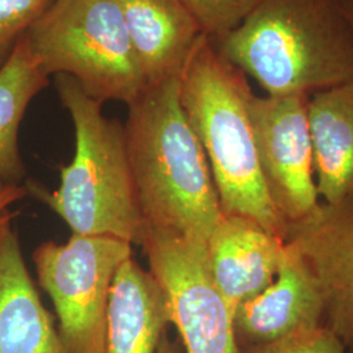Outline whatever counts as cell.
I'll list each match as a JSON object with an SVG mask.
<instances>
[{
    "label": "cell",
    "mask_w": 353,
    "mask_h": 353,
    "mask_svg": "<svg viewBox=\"0 0 353 353\" xmlns=\"http://www.w3.org/2000/svg\"><path fill=\"white\" fill-rule=\"evenodd\" d=\"M127 106V153L144 230L207 242L223 211L181 102V76L148 85Z\"/></svg>",
    "instance_id": "6da1fadb"
},
{
    "label": "cell",
    "mask_w": 353,
    "mask_h": 353,
    "mask_svg": "<svg viewBox=\"0 0 353 353\" xmlns=\"http://www.w3.org/2000/svg\"><path fill=\"white\" fill-rule=\"evenodd\" d=\"M216 49L268 96L353 81V28L338 0H262Z\"/></svg>",
    "instance_id": "7a4b0ae2"
},
{
    "label": "cell",
    "mask_w": 353,
    "mask_h": 353,
    "mask_svg": "<svg viewBox=\"0 0 353 353\" xmlns=\"http://www.w3.org/2000/svg\"><path fill=\"white\" fill-rule=\"evenodd\" d=\"M246 75L203 37L181 74V102L202 143L223 214L255 220L281 240L288 227L265 189Z\"/></svg>",
    "instance_id": "3957f363"
},
{
    "label": "cell",
    "mask_w": 353,
    "mask_h": 353,
    "mask_svg": "<svg viewBox=\"0 0 353 353\" xmlns=\"http://www.w3.org/2000/svg\"><path fill=\"white\" fill-rule=\"evenodd\" d=\"M55 88L75 127V154L61 168V186L48 192L28 179V192L61 216L72 233L108 236L143 245L144 225L127 153L125 125L102 113L70 75H55Z\"/></svg>",
    "instance_id": "277c9868"
},
{
    "label": "cell",
    "mask_w": 353,
    "mask_h": 353,
    "mask_svg": "<svg viewBox=\"0 0 353 353\" xmlns=\"http://www.w3.org/2000/svg\"><path fill=\"white\" fill-rule=\"evenodd\" d=\"M48 76L70 75L97 101H135L148 87L113 0H55L26 33Z\"/></svg>",
    "instance_id": "5b68a950"
},
{
    "label": "cell",
    "mask_w": 353,
    "mask_h": 353,
    "mask_svg": "<svg viewBox=\"0 0 353 353\" xmlns=\"http://www.w3.org/2000/svg\"><path fill=\"white\" fill-rule=\"evenodd\" d=\"M132 252L127 241L76 233L34 250L38 281L54 303L65 352H103L114 279Z\"/></svg>",
    "instance_id": "8992f818"
},
{
    "label": "cell",
    "mask_w": 353,
    "mask_h": 353,
    "mask_svg": "<svg viewBox=\"0 0 353 353\" xmlns=\"http://www.w3.org/2000/svg\"><path fill=\"white\" fill-rule=\"evenodd\" d=\"M188 353H237L233 314L214 284L205 242L144 230L141 245Z\"/></svg>",
    "instance_id": "52a82bcc"
},
{
    "label": "cell",
    "mask_w": 353,
    "mask_h": 353,
    "mask_svg": "<svg viewBox=\"0 0 353 353\" xmlns=\"http://www.w3.org/2000/svg\"><path fill=\"white\" fill-rule=\"evenodd\" d=\"M309 96L252 94L249 103L265 189L287 227L318 207Z\"/></svg>",
    "instance_id": "ba28073f"
},
{
    "label": "cell",
    "mask_w": 353,
    "mask_h": 353,
    "mask_svg": "<svg viewBox=\"0 0 353 353\" xmlns=\"http://www.w3.org/2000/svg\"><path fill=\"white\" fill-rule=\"evenodd\" d=\"M285 243L316 279L323 325L353 352V195L338 204L319 203L288 225Z\"/></svg>",
    "instance_id": "9c48e42d"
},
{
    "label": "cell",
    "mask_w": 353,
    "mask_h": 353,
    "mask_svg": "<svg viewBox=\"0 0 353 353\" xmlns=\"http://www.w3.org/2000/svg\"><path fill=\"white\" fill-rule=\"evenodd\" d=\"M319 325H323V303L316 279L285 243L275 280L233 314L236 347L262 345Z\"/></svg>",
    "instance_id": "30bf717a"
},
{
    "label": "cell",
    "mask_w": 353,
    "mask_h": 353,
    "mask_svg": "<svg viewBox=\"0 0 353 353\" xmlns=\"http://www.w3.org/2000/svg\"><path fill=\"white\" fill-rule=\"evenodd\" d=\"M284 245L285 241L252 219L221 214L205 249L214 284L232 314L275 280Z\"/></svg>",
    "instance_id": "8fae6325"
},
{
    "label": "cell",
    "mask_w": 353,
    "mask_h": 353,
    "mask_svg": "<svg viewBox=\"0 0 353 353\" xmlns=\"http://www.w3.org/2000/svg\"><path fill=\"white\" fill-rule=\"evenodd\" d=\"M148 85L181 76L204 36L181 0H113Z\"/></svg>",
    "instance_id": "7c38bea8"
},
{
    "label": "cell",
    "mask_w": 353,
    "mask_h": 353,
    "mask_svg": "<svg viewBox=\"0 0 353 353\" xmlns=\"http://www.w3.org/2000/svg\"><path fill=\"white\" fill-rule=\"evenodd\" d=\"M168 303L157 280L134 259L114 279L102 353H178L168 339Z\"/></svg>",
    "instance_id": "4fadbf2b"
},
{
    "label": "cell",
    "mask_w": 353,
    "mask_h": 353,
    "mask_svg": "<svg viewBox=\"0 0 353 353\" xmlns=\"http://www.w3.org/2000/svg\"><path fill=\"white\" fill-rule=\"evenodd\" d=\"M0 353H67L26 268L12 223L0 236Z\"/></svg>",
    "instance_id": "5bb4252c"
},
{
    "label": "cell",
    "mask_w": 353,
    "mask_h": 353,
    "mask_svg": "<svg viewBox=\"0 0 353 353\" xmlns=\"http://www.w3.org/2000/svg\"><path fill=\"white\" fill-rule=\"evenodd\" d=\"M316 191L323 203L353 195V81L309 96Z\"/></svg>",
    "instance_id": "9a60e30c"
},
{
    "label": "cell",
    "mask_w": 353,
    "mask_h": 353,
    "mask_svg": "<svg viewBox=\"0 0 353 353\" xmlns=\"http://www.w3.org/2000/svg\"><path fill=\"white\" fill-rule=\"evenodd\" d=\"M49 85L24 34L0 67V179L24 183L26 165L19 150V130L32 100Z\"/></svg>",
    "instance_id": "2e32d148"
},
{
    "label": "cell",
    "mask_w": 353,
    "mask_h": 353,
    "mask_svg": "<svg viewBox=\"0 0 353 353\" xmlns=\"http://www.w3.org/2000/svg\"><path fill=\"white\" fill-rule=\"evenodd\" d=\"M210 39L225 36L262 0H181Z\"/></svg>",
    "instance_id": "e0dca14e"
},
{
    "label": "cell",
    "mask_w": 353,
    "mask_h": 353,
    "mask_svg": "<svg viewBox=\"0 0 353 353\" xmlns=\"http://www.w3.org/2000/svg\"><path fill=\"white\" fill-rule=\"evenodd\" d=\"M55 0H0V67Z\"/></svg>",
    "instance_id": "ac0fdd59"
},
{
    "label": "cell",
    "mask_w": 353,
    "mask_h": 353,
    "mask_svg": "<svg viewBox=\"0 0 353 353\" xmlns=\"http://www.w3.org/2000/svg\"><path fill=\"white\" fill-rule=\"evenodd\" d=\"M237 353H348L341 339L325 325L301 328L262 345L237 350Z\"/></svg>",
    "instance_id": "d6986e66"
},
{
    "label": "cell",
    "mask_w": 353,
    "mask_h": 353,
    "mask_svg": "<svg viewBox=\"0 0 353 353\" xmlns=\"http://www.w3.org/2000/svg\"><path fill=\"white\" fill-rule=\"evenodd\" d=\"M29 195L26 183H13L0 179V236L4 228L12 223L11 207Z\"/></svg>",
    "instance_id": "ffe728a7"
},
{
    "label": "cell",
    "mask_w": 353,
    "mask_h": 353,
    "mask_svg": "<svg viewBox=\"0 0 353 353\" xmlns=\"http://www.w3.org/2000/svg\"><path fill=\"white\" fill-rule=\"evenodd\" d=\"M338 3L341 6V11L344 12L353 28V0H338Z\"/></svg>",
    "instance_id": "44dd1931"
}]
</instances>
